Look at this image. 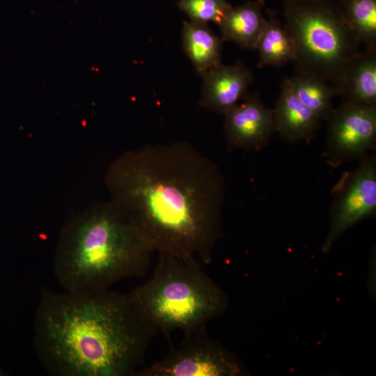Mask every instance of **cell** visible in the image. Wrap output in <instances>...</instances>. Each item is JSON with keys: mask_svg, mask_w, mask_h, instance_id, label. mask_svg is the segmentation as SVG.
<instances>
[{"mask_svg": "<svg viewBox=\"0 0 376 376\" xmlns=\"http://www.w3.org/2000/svg\"><path fill=\"white\" fill-rule=\"evenodd\" d=\"M152 249L134 223L111 202L91 207L62 229L53 258L65 291L93 295L145 275Z\"/></svg>", "mask_w": 376, "mask_h": 376, "instance_id": "obj_3", "label": "cell"}, {"mask_svg": "<svg viewBox=\"0 0 376 376\" xmlns=\"http://www.w3.org/2000/svg\"><path fill=\"white\" fill-rule=\"evenodd\" d=\"M345 22L365 49H376V0H334Z\"/></svg>", "mask_w": 376, "mask_h": 376, "instance_id": "obj_17", "label": "cell"}, {"mask_svg": "<svg viewBox=\"0 0 376 376\" xmlns=\"http://www.w3.org/2000/svg\"><path fill=\"white\" fill-rule=\"evenodd\" d=\"M328 121L327 150L334 167L361 159L373 148L376 141V107L344 101L332 112Z\"/></svg>", "mask_w": 376, "mask_h": 376, "instance_id": "obj_8", "label": "cell"}, {"mask_svg": "<svg viewBox=\"0 0 376 376\" xmlns=\"http://www.w3.org/2000/svg\"><path fill=\"white\" fill-rule=\"evenodd\" d=\"M283 1H289V0H283Z\"/></svg>", "mask_w": 376, "mask_h": 376, "instance_id": "obj_19", "label": "cell"}, {"mask_svg": "<svg viewBox=\"0 0 376 376\" xmlns=\"http://www.w3.org/2000/svg\"><path fill=\"white\" fill-rule=\"evenodd\" d=\"M285 24L293 39L296 70L315 74L338 93L343 72L361 45L334 0L283 1Z\"/></svg>", "mask_w": 376, "mask_h": 376, "instance_id": "obj_5", "label": "cell"}, {"mask_svg": "<svg viewBox=\"0 0 376 376\" xmlns=\"http://www.w3.org/2000/svg\"><path fill=\"white\" fill-rule=\"evenodd\" d=\"M344 101L376 107V49H364L347 65L338 88Z\"/></svg>", "mask_w": 376, "mask_h": 376, "instance_id": "obj_13", "label": "cell"}, {"mask_svg": "<svg viewBox=\"0 0 376 376\" xmlns=\"http://www.w3.org/2000/svg\"><path fill=\"white\" fill-rule=\"evenodd\" d=\"M202 77L201 105L224 116L248 94L253 81L251 71L240 61L221 64Z\"/></svg>", "mask_w": 376, "mask_h": 376, "instance_id": "obj_10", "label": "cell"}, {"mask_svg": "<svg viewBox=\"0 0 376 376\" xmlns=\"http://www.w3.org/2000/svg\"><path fill=\"white\" fill-rule=\"evenodd\" d=\"M157 333L130 292L42 290L33 346L52 375L131 376Z\"/></svg>", "mask_w": 376, "mask_h": 376, "instance_id": "obj_2", "label": "cell"}, {"mask_svg": "<svg viewBox=\"0 0 376 376\" xmlns=\"http://www.w3.org/2000/svg\"><path fill=\"white\" fill-rule=\"evenodd\" d=\"M264 6L263 0L231 6L218 23L222 41H231L242 48L256 49L267 23Z\"/></svg>", "mask_w": 376, "mask_h": 376, "instance_id": "obj_12", "label": "cell"}, {"mask_svg": "<svg viewBox=\"0 0 376 376\" xmlns=\"http://www.w3.org/2000/svg\"><path fill=\"white\" fill-rule=\"evenodd\" d=\"M360 160L358 169L345 174L334 189L329 230L323 244V251H329L350 227L375 213V159L366 155Z\"/></svg>", "mask_w": 376, "mask_h": 376, "instance_id": "obj_7", "label": "cell"}, {"mask_svg": "<svg viewBox=\"0 0 376 376\" xmlns=\"http://www.w3.org/2000/svg\"><path fill=\"white\" fill-rule=\"evenodd\" d=\"M178 5L192 22L217 24L231 6L226 0H180Z\"/></svg>", "mask_w": 376, "mask_h": 376, "instance_id": "obj_18", "label": "cell"}, {"mask_svg": "<svg viewBox=\"0 0 376 376\" xmlns=\"http://www.w3.org/2000/svg\"><path fill=\"white\" fill-rule=\"evenodd\" d=\"M110 202L153 252L210 264L222 235L224 179L217 165L178 141L129 150L109 166Z\"/></svg>", "mask_w": 376, "mask_h": 376, "instance_id": "obj_1", "label": "cell"}, {"mask_svg": "<svg viewBox=\"0 0 376 376\" xmlns=\"http://www.w3.org/2000/svg\"><path fill=\"white\" fill-rule=\"evenodd\" d=\"M272 110L275 132L289 142L310 139L320 127L321 120L297 98L287 78Z\"/></svg>", "mask_w": 376, "mask_h": 376, "instance_id": "obj_11", "label": "cell"}, {"mask_svg": "<svg viewBox=\"0 0 376 376\" xmlns=\"http://www.w3.org/2000/svg\"><path fill=\"white\" fill-rule=\"evenodd\" d=\"M258 68L281 67L296 58V48L284 25L273 15L267 19L266 26L258 40Z\"/></svg>", "mask_w": 376, "mask_h": 376, "instance_id": "obj_16", "label": "cell"}, {"mask_svg": "<svg viewBox=\"0 0 376 376\" xmlns=\"http://www.w3.org/2000/svg\"><path fill=\"white\" fill-rule=\"evenodd\" d=\"M201 265L194 258L158 253L152 276L130 292L157 332H191L227 309V295Z\"/></svg>", "mask_w": 376, "mask_h": 376, "instance_id": "obj_4", "label": "cell"}, {"mask_svg": "<svg viewBox=\"0 0 376 376\" xmlns=\"http://www.w3.org/2000/svg\"><path fill=\"white\" fill-rule=\"evenodd\" d=\"M178 346L136 376H240L246 370L239 359L211 338L206 327L184 334Z\"/></svg>", "mask_w": 376, "mask_h": 376, "instance_id": "obj_6", "label": "cell"}, {"mask_svg": "<svg viewBox=\"0 0 376 376\" xmlns=\"http://www.w3.org/2000/svg\"><path fill=\"white\" fill-rule=\"evenodd\" d=\"M224 131L229 147L258 150L275 132L273 110L256 93H248L225 115Z\"/></svg>", "mask_w": 376, "mask_h": 376, "instance_id": "obj_9", "label": "cell"}, {"mask_svg": "<svg viewBox=\"0 0 376 376\" xmlns=\"http://www.w3.org/2000/svg\"><path fill=\"white\" fill-rule=\"evenodd\" d=\"M287 79L297 98L321 120H327L334 109L332 99L338 95L337 89L323 77L301 70Z\"/></svg>", "mask_w": 376, "mask_h": 376, "instance_id": "obj_15", "label": "cell"}, {"mask_svg": "<svg viewBox=\"0 0 376 376\" xmlns=\"http://www.w3.org/2000/svg\"><path fill=\"white\" fill-rule=\"evenodd\" d=\"M182 35L183 50L201 76L222 64L223 41L206 23L185 22Z\"/></svg>", "mask_w": 376, "mask_h": 376, "instance_id": "obj_14", "label": "cell"}]
</instances>
